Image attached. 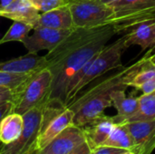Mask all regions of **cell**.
<instances>
[{
	"mask_svg": "<svg viewBox=\"0 0 155 154\" xmlns=\"http://www.w3.org/2000/svg\"><path fill=\"white\" fill-rule=\"evenodd\" d=\"M39 15L40 12L29 0H14L1 13V17L29 24L33 28L36 26Z\"/></svg>",
	"mask_w": 155,
	"mask_h": 154,
	"instance_id": "15",
	"label": "cell"
},
{
	"mask_svg": "<svg viewBox=\"0 0 155 154\" xmlns=\"http://www.w3.org/2000/svg\"><path fill=\"white\" fill-rule=\"evenodd\" d=\"M126 67H121L118 72L107 76L88 89L78 98H74L67 107L74 113L73 124L83 127L89 122L104 113V110L113 106L111 94L120 88H127L123 83Z\"/></svg>",
	"mask_w": 155,
	"mask_h": 154,
	"instance_id": "2",
	"label": "cell"
},
{
	"mask_svg": "<svg viewBox=\"0 0 155 154\" xmlns=\"http://www.w3.org/2000/svg\"><path fill=\"white\" fill-rule=\"evenodd\" d=\"M127 88L114 90L111 94L112 105L116 109L117 114L113 116L116 124L125 123L138 109V97L127 96L125 93Z\"/></svg>",
	"mask_w": 155,
	"mask_h": 154,
	"instance_id": "16",
	"label": "cell"
},
{
	"mask_svg": "<svg viewBox=\"0 0 155 154\" xmlns=\"http://www.w3.org/2000/svg\"><path fill=\"white\" fill-rule=\"evenodd\" d=\"M115 125L113 116H107L104 113L84 125L82 129L91 150L103 145Z\"/></svg>",
	"mask_w": 155,
	"mask_h": 154,
	"instance_id": "12",
	"label": "cell"
},
{
	"mask_svg": "<svg viewBox=\"0 0 155 154\" xmlns=\"http://www.w3.org/2000/svg\"><path fill=\"white\" fill-rule=\"evenodd\" d=\"M126 43L130 45H139L143 50L155 49V17L143 20L129 29L124 34Z\"/></svg>",
	"mask_w": 155,
	"mask_h": 154,
	"instance_id": "13",
	"label": "cell"
},
{
	"mask_svg": "<svg viewBox=\"0 0 155 154\" xmlns=\"http://www.w3.org/2000/svg\"><path fill=\"white\" fill-rule=\"evenodd\" d=\"M91 152H92V150L85 141L84 143L77 146L75 149H74L69 154H91Z\"/></svg>",
	"mask_w": 155,
	"mask_h": 154,
	"instance_id": "27",
	"label": "cell"
},
{
	"mask_svg": "<svg viewBox=\"0 0 155 154\" xmlns=\"http://www.w3.org/2000/svg\"><path fill=\"white\" fill-rule=\"evenodd\" d=\"M34 154H38V151H37V152H35Z\"/></svg>",
	"mask_w": 155,
	"mask_h": 154,
	"instance_id": "34",
	"label": "cell"
},
{
	"mask_svg": "<svg viewBox=\"0 0 155 154\" xmlns=\"http://www.w3.org/2000/svg\"><path fill=\"white\" fill-rule=\"evenodd\" d=\"M38 26L58 30L74 29L73 17L68 5L40 14L35 27Z\"/></svg>",
	"mask_w": 155,
	"mask_h": 154,
	"instance_id": "17",
	"label": "cell"
},
{
	"mask_svg": "<svg viewBox=\"0 0 155 154\" xmlns=\"http://www.w3.org/2000/svg\"><path fill=\"white\" fill-rule=\"evenodd\" d=\"M85 142L82 127L71 124L58 134L47 146L38 151V154H69Z\"/></svg>",
	"mask_w": 155,
	"mask_h": 154,
	"instance_id": "8",
	"label": "cell"
},
{
	"mask_svg": "<svg viewBox=\"0 0 155 154\" xmlns=\"http://www.w3.org/2000/svg\"><path fill=\"white\" fill-rule=\"evenodd\" d=\"M128 150L121 149V148H115L112 146H106V145H101L92 150V154H125Z\"/></svg>",
	"mask_w": 155,
	"mask_h": 154,
	"instance_id": "25",
	"label": "cell"
},
{
	"mask_svg": "<svg viewBox=\"0 0 155 154\" xmlns=\"http://www.w3.org/2000/svg\"><path fill=\"white\" fill-rule=\"evenodd\" d=\"M153 119H155V91L151 93L142 94L138 97V109L125 123L150 121Z\"/></svg>",
	"mask_w": 155,
	"mask_h": 154,
	"instance_id": "21",
	"label": "cell"
},
{
	"mask_svg": "<svg viewBox=\"0 0 155 154\" xmlns=\"http://www.w3.org/2000/svg\"><path fill=\"white\" fill-rule=\"evenodd\" d=\"M33 5L41 13L59 8L68 5V0H29Z\"/></svg>",
	"mask_w": 155,
	"mask_h": 154,
	"instance_id": "24",
	"label": "cell"
},
{
	"mask_svg": "<svg viewBox=\"0 0 155 154\" xmlns=\"http://www.w3.org/2000/svg\"><path fill=\"white\" fill-rule=\"evenodd\" d=\"M28 75H19L5 72H0V87H5L12 91L16 89L28 76Z\"/></svg>",
	"mask_w": 155,
	"mask_h": 154,
	"instance_id": "23",
	"label": "cell"
},
{
	"mask_svg": "<svg viewBox=\"0 0 155 154\" xmlns=\"http://www.w3.org/2000/svg\"><path fill=\"white\" fill-rule=\"evenodd\" d=\"M128 47L129 45L126 43V37L124 34L123 37L117 39L113 44L104 45L87 63L85 74L71 92L68 97L67 105L76 97L81 90L91 82L94 81L96 78L111 70L123 67L121 61L122 55Z\"/></svg>",
	"mask_w": 155,
	"mask_h": 154,
	"instance_id": "5",
	"label": "cell"
},
{
	"mask_svg": "<svg viewBox=\"0 0 155 154\" xmlns=\"http://www.w3.org/2000/svg\"><path fill=\"white\" fill-rule=\"evenodd\" d=\"M14 0H0V8L3 9L5 7H6L7 5H9Z\"/></svg>",
	"mask_w": 155,
	"mask_h": 154,
	"instance_id": "29",
	"label": "cell"
},
{
	"mask_svg": "<svg viewBox=\"0 0 155 154\" xmlns=\"http://www.w3.org/2000/svg\"><path fill=\"white\" fill-rule=\"evenodd\" d=\"M47 65L48 61L45 55L39 56L37 54H27L24 56L0 62V72L28 75L46 68Z\"/></svg>",
	"mask_w": 155,
	"mask_h": 154,
	"instance_id": "11",
	"label": "cell"
},
{
	"mask_svg": "<svg viewBox=\"0 0 155 154\" xmlns=\"http://www.w3.org/2000/svg\"><path fill=\"white\" fill-rule=\"evenodd\" d=\"M1 13H2V9L0 8V16H1Z\"/></svg>",
	"mask_w": 155,
	"mask_h": 154,
	"instance_id": "33",
	"label": "cell"
},
{
	"mask_svg": "<svg viewBox=\"0 0 155 154\" xmlns=\"http://www.w3.org/2000/svg\"><path fill=\"white\" fill-rule=\"evenodd\" d=\"M68 1H70V0H68Z\"/></svg>",
	"mask_w": 155,
	"mask_h": 154,
	"instance_id": "35",
	"label": "cell"
},
{
	"mask_svg": "<svg viewBox=\"0 0 155 154\" xmlns=\"http://www.w3.org/2000/svg\"><path fill=\"white\" fill-rule=\"evenodd\" d=\"M24 127L23 115L15 113H8L0 122V143L10 144L21 134Z\"/></svg>",
	"mask_w": 155,
	"mask_h": 154,
	"instance_id": "18",
	"label": "cell"
},
{
	"mask_svg": "<svg viewBox=\"0 0 155 154\" xmlns=\"http://www.w3.org/2000/svg\"><path fill=\"white\" fill-rule=\"evenodd\" d=\"M150 58H151V60H152V62L154 64V65H155V54H150Z\"/></svg>",
	"mask_w": 155,
	"mask_h": 154,
	"instance_id": "31",
	"label": "cell"
},
{
	"mask_svg": "<svg viewBox=\"0 0 155 154\" xmlns=\"http://www.w3.org/2000/svg\"><path fill=\"white\" fill-rule=\"evenodd\" d=\"M98 1L103 2V3H104V4H110V3L114 2V1H116V0H98Z\"/></svg>",
	"mask_w": 155,
	"mask_h": 154,
	"instance_id": "30",
	"label": "cell"
},
{
	"mask_svg": "<svg viewBox=\"0 0 155 154\" xmlns=\"http://www.w3.org/2000/svg\"><path fill=\"white\" fill-rule=\"evenodd\" d=\"M68 6L74 28L113 25L118 34H124L134 22V17L128 12L98 0H70Z\"/></svg>",
	"mask_w": 155,
	"mask_h": 154,
	"instance_id": "3",
	"label": "cell"
},
{
	"mask_svg": "<svg viewBox=\"0 0 155 154\" xmlns=\"http://www.w3.org/2000/svg\"><path fill=\"white\" fill-rule=\"evenodd\" d=\"M91 154H92V152H91Z\"/></svg>",
	"mask_w": 155,
	"mask_h": 154,
	"instance_id": "36",
	"label": "cell"
},
{
	"mask_svg": "<svg viewBox=\"0 0 155 154\" xmlns=\"http://www.w3.org/2000/svg\"><path fill=\"white\" fill-rule=\"evenodd\" d=\"M13 98V91L5 88L0 87V101H12Z\"/></svg>",
	"mask_w": 155,
	"mask_h": 154,
	"instance_id": "28",
	"label": "cell"
},
{
	"mask_svg": "<svg viewBox=\"0 0 155 154\" xmlns=\"http://www.w3.org/2000/svg\"><path fill=\"white\" fill-rule=\"evenodd\" d=\"M103 145L121 148L132 152L134 147V143L127 125L125 123H121L114 126V130Z\"/></svg>",
	"mask_w": 155,
	"mask_h": 154,
	"instance_id": "20",
	"label": "cell"
},
{
	"mask_svg": "<svg viewBox=\"0 0 155 154\" xmlns=\"http://www.w3.org/2000/svg\"><path fill=\"white\" fill-rule=\"evenodd\" d=\"M134 143V154H152L155 149V119L125 123Z\"/></svg>",
	"mask_w": 155,
	"mask_h": 154,
	"instance_id": "9",
	"label": "cell"
},
{
	"mask_svg": "<svg viewBox=\"0 0 155 154\" xmlns=\"http://www.w3.org/2000/svg\"><path fill=\"white\" fill-rule=\"evenodd\" d=\"M47 102L23 114L24 127L20 136L10 144H1L0 154H34L38 151L37 142L44 128V113Z\"/></svg>",
	"mask_w": 155,
	"mask_h": 154,
	"instance_id": "6",
	"label": "cell"
},
{
	"mask_svg": "<svg viewBox=\"0 0 155 154\" xmlns=\"http://www.w3.org/2000/svg\"><path fill=\"white\" fill-rule=\"evenodd\" d=\"M52 80V74L47 67L30 74L13 91L11 113L23 115L35 106L48 101Z\"/></svg>",
	"mask_w": 155,
	"mask_h": 154,
	"instance_id": "4",
	"label": "cell"
},
{
	"mask_svg": "<svg viewBox=\"0 0 155 154\" xmlns=\"http://www.w3.org/2000/svg\"><path fill=\"white\" fill-rule=\"evenodd\" d=\"M74 112L66 107L63 112L53 117L43 129L37 142L38 151L43 150L47 146L58 134H60L65 128L73 124Z\"/></svg>",
	"mask_w": 155,
	"mask_h": 154,
	"instance_id": "14",
	"label": "cell"
},
{
	"mask_svg": "<svg viewBox=\"0 0 155 154\" xmlns=\"http://www.w3.org/2000/svg\"><path fill=\"white\" fill-rule=\"evenodd\" d=\"M32 34H28L22 44L28 51V54H36L42 50L48 52L57 47L72 32V30H58L47 27H35Z\"/></svg>",
	"mask_w": 155,
	"mask_h": 154,
	"instance_id": "7",
	"label": "cell"
},
{
	"mask_svg": "<svg viewBox=\"0 0 155 154\" xmlns=\"http://www.w3.org/2000/svg\"><path fill=\"white\" fill-rule=\"evenodd\" d=\"M116 34L113 25L94 28H74L68 36L45 55L53 80L49 99L65 106L68 85L73 77Z\"/></svg>",
	"mask_w": 155,
	"mask_h": 154,
	"instance_id": "1",
	"label": "cell"
},
{
	"mask_svg": "<svg viewBox=\"0 0 155 154\" xmlns=\"http://www.w3.org/2000/svg\"><path fill=\"white\" fill-rule=\"evenodd\" d=\"M115 9H124L145 17H155V0H116L110 3Z\"/></svg>",
	"mask_w": 155,
	"mask_h": 154,
	"instance_id": "19",
	"label": "cell"
},
{
	"mask_svg": "<svg viewBox=\"0 0 155 154\" xmlns=\"http://www.w3.org/2000/svg\"><path fill=\"white\" fill-rule=\"evenodd\" d=\"M125 154H134V153H133L132 152H130V151H129V152H126Z\"/></svg>",
	"mask_w": 155,
	"mask_h": 154,
	"instance_id": "32",
	"label": "cell"
},
{
	"mask_svg": "<svg viewBox=\"0 0 155 154\" xmlns=\"http://www.w3.org/2000/svg\"><path fill=\"white\" fill-rule=\"evenodd\" d=\"M12 102L11 101H0V122L2 119L11 113Z\"/></svg>",
	"mask_w": 155,
	"mask_h": 154,
	"instance_id": "26",
	"label": "cell"
},
{
	"mask_svg": "<svg viewBox=\"0 0 155 154\" xmlns=\"http://www.w3.org/2000/svg\"><path fill=\"white\" fill-rule=\"evenodd\" d=\"M153 49L134 64L126 67L123 76V83L127 87L138 90L143 84L155 81V65L150 58Z\"/></svg>",
	"mask_w": 155,
	"mask_h": 154,
	"instance_id": "10",
	"label": "cell"
},
{
	"mask_svg": "<svg viewBox=\"0 0 155 154\" xmlns=\"http://www.w3.org/2000/svg\"><path fill=\"white\" fill-rule=\"evenodd\" d=\"M33 26L29 24L14 21L12 25L9 27L7 32L1 37L0 44L8 42H21L28 35L29 32L33 30Z\"/></svg>",
	"mask_w": 155,
	"mask_h": 154,
	"instance_id": "22",
	"label": "cell"
}]
</instances>
